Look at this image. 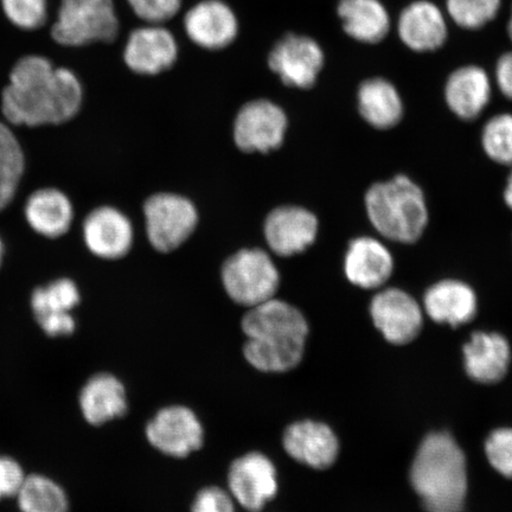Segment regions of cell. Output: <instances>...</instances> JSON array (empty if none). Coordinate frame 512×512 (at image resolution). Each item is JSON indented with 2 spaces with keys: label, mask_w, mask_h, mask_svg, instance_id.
<instances>
[{
  "label": "cell",
  "mask_w": 512,
  "mask_h": 512,
  "mask_svg": "<svg viewBox=\"0 0 512 512\" xmlns=\"http://www.w3.org/2000/svg\"><path fill=\"white\" fill-rule=\"evenodd\" d=\"M82 101V85L72 70L55 68L46 57L32 55L12 68L2 112L10 125H60L76 117Z\"/></svg>",
  "instance_id": "obj_1"
},
{
  "label": "cell",
  "mask_w": 512,
  "mask_h": 512,
  "mask_svg": "<svg viewBox=\"0 0 512 512\" xmlns=\"http://www.w3.org/2000/svg\"><path fill=\"white\" fill-rule=\"evenodd\" d=\"M411 483L426 512H462L467 495L465 454L446 432L422 440L411 467Z\"/></svg>",
  "instance_id": "obj_2"
},
{
  "label": "cell",
  "mask_w": 512,
  "mask_h": 512,
  "mask_svg": "<svg viewBox=\"0 0 512 512\" xmlns=\"http://www.w3.org/2000/svg\"><path fill=\"white\" fill-rule=\"evenodd\" d=\"M364 206L376 233L401 245L418 242L430 221L424 191L405 175L371 185Z\"/></svg>",
  "instance_id": "obj_3"
},
{
  "label": "cell",
  "mask_w": 512,
  "mask_h": 512,
  "mask_svg": "<svg viewBox=\"0 0 512 512\" xmlns=\"http://www.w3.org/2000/svg\"><path fill=\"white\" fill-rule=\"evenodd\" d=\"M119 30L113 0H62L51 36L61 46L81 47L111 43L117 40Z\"/></svg>",
  "instance_id": "obj_4"
},
{
  "label": "cell",
  "mask_w": 512,
  "mask_h": 512,
  "mask_svg": "<svg viewBox=\"0 0 512 512\" xmlns=\"http://www.w3.org/2000/svg\"><path fill=\"white\" fill-rule=\"evenodd\" d=\"M222 284L230 299L249 309L274 298L280 274L271 256L262 249H242L224 262Z\"/></svg>",
  "instance_id": "obj_5"
},
{
  "label": "cell",
  "mask_w": 512,
  "mask_h": 512,
  "mask_svg": "<svg viewBox=\"0 0 512 512\" xmlns=\"http://www.w3.org/2000/svg\"><path fill=\"white\" fill-rule=\"evenodd\" d=\"M146 234L158 252L170 253L181 247L198 223L197 209L188 198L160 192L144 204Z\"/></svg>",
  "instance_id": "obj_6"
},
{
  "label": "cell",
  "mask_w": 512,
  "mask_h": 512,
  "mask_svg": "<svg viewBox=\"0 0 512 512\" xmlns=\"http://www.w3.org/2000/svg\"><path fill=\"white\" fill-rule=\"evenodd\" d=\"M242 330L253 341L305 350L309 324L297 307L272 298L249 309Z\"/></svg>",
  "instance_id": "obj_7"
},
{
  "label": "cell",
  "mask_w": 512,
  "mask_h": 512,
  "mask_svg": "<svg viewBox=\"0 0 512 512\" xmlns=\"http://www.w3.org/2000/svg\"><path fill=\"white\" fill-rule=\"evenodd\" d=\"M424 309L401 288H381L370 303V316L388 343L405 345L420 335Z\"/></svg>",
  "instance_id": "obj_8"
},
{
  "label": "cell",
  "mask_w": 512,
  "mask_h": 512,
  "mask_svg": "<svg viewBox=\"0 0 512 512\" xmlns=\"http://www.w3.org/2000/svg\"><path fill=\"white\" fill-rule=\"evenodd\" d=\"M288 120L283 108L265 99L248 102L236 115L234 140L243 152L268 153L284 143Z\"/></svg>",
  "instance_id": "obj_9"
},
{
  "label": "cell",
  "mask_w": 512,
  "mask_h": 512,
  "mask_svg": "<svg viewBox=\"0 0 512 512\" xmlns=\"http://www.w3.org/2000/svg\"><path fill=\"white\" fill-rule=\"evenodd\" d=\"M324 53L316 40L309 36L287 34L268 55V66L284 85L309 89L316 85L324 67Z\"/></svg>",
  "instance_id": "obj_10"
},
{
  "label": "cell",
  "mask_w": 512,
  "mask_h": 512,
  "mask_svg": "<svg viewBox=\"0 0 512 512\" xmlns=\"http://www.w3.org/2000/svg\"><path fill=\"white\" fill-rule=\"evenodd\" d=\"M228 485L243 509L260 512L278 494L277 469L265 454L247 453L230 466Z\"/></svg>",
  "instance_id": "obj_11"
},
{
  "label": "cell",
  "mask_w": 512,
  "mask_h": 512,
  "mask_svg": "<svg viewBox=\"0 0 512 512\" xmlns=\"http://www.w3.org/2000/svg\"><path fill=\"white\" fill-rule=\"evenodd\" d=\"M150 444L166 456L184 458L200 450L203 445V427L191 409L171 406L156 414L146 427Z\"/></svg>",
  "instance_id": "obj_12"
},
{
  "label": "cell",
  "mask_w": 512,
  "mask_h": 512,
  "mask_svg": "<svg viewBox=\"0 0 512 512\" xmlns=\"http://www.w3.org/2000/svg\"><path fill=\"white\" fill-rule=\"evenodd\" d=\"M177 59L176 37L162 24H146L127 38L124 60L133 73L158 75L172 68Z\"/></svg>",
  "instance_id": "obj_13"
},
{
  "label": "cell",
  "mask_w": 512,
  "mask_h": 512,
  "mask_svg": "<svg viewBox=\"0 0 512 512\" xmlns=\"http://www.w3.org/2000/svg\"><path fill=\"white\" fill-rule=\"evenodd\" d=\"M264 230L272 252L290 258L305 252L316 242L319 222L310 210L284 206L274 209L267 216Z\"/></svg>",
  "instance_id": "obj_14"
},
{
  "label": "cell",
  "mask_w": 512,
  "mask_h": 512,
  "mask_svg": "<svg viewBox=\"0 0 512 512\" xmlns=\"http://www.w3.org/2000/svg\"><path fill=\"white\" fill-rule=\"evenodd\" d=\"M184 30L196 46L207 50L228 48L239 35L235 12L222 0H202L185 14Z\"/></svg>",
  "instance_id": "obj_15"
},
{
  "label": "cell",
  "mask_w": 512,
  "mask_h": 512,
  "mask_svg": "<svg viewBox=\"0 0 512 512\" xmlns=\"http://www.w3.org/2000/svg\"><path fill=\"white\" fill-rule=\"evenodd\" d=\"M392 252L380 239L358 236L344 256V274L351 285L362 290H380L394 273Z\"/></svg>",
  "instance_id": "obj_16"
},
{
  "label": "cell",
  "mask_w": 512,
  "mask_h": 512,
  "mask_svg": "<svg viewBox=\"0 0 512 512\" xmlns=\"http://www.w3.org/2000/svg\"><path fill=\"white\" fill-rule=\"evenodd\" d=\"M82 234L89 251L106 260L124 258L134 241L131 221L113 207H100L89 213L83 221Z\"/></svg>",
  "instance_id": "obj_17"
},
{
  "label": "cell",
  "mask_w": 512,
  "mask_h": 512,
  "mask_svg": "<svg viewBox=\"0 0 512 512\" xmlns=\"http://www.w3.org/2000/svg\"><path fill=\"white\" fill-rule=\"evenodd\" d=\"M283 444L288 456L316 470L335 464L339 443L334 431L322 422L305 420L286 428Z\"/></svg>",
  "instance_id": "obj_18"
},
{
  "label": "cell",
  "mask_w": 512,
  "mask_h": 512,
  "mask_svg": "<svg viewBox=\"0 0 512 512\" xmlns=\"http://www.w3.org/2000/svg\"><path fill=\"white\" fill-rule=\"evenodd\" d=\"M422 309L433 322L458 328L475 319L477 294L465 281L443 279L427 288Z\"/></svg>",
  "instance_id": "obj_19"
},
{
  "label": "cell",
  "mask_w": 512,
  "mask_h": 512,
  "mask_svg": "<svg viewBox=\"0 0 512 512\" xmlns=\"http://www.w3.org/2000/svg\"><path fill=\"white\" fill-rule=\"evenodd\" d=\"M398 34L402 43L415 53H432L447 40L446 18L430 0H416L402 10Z\"/></svg>",
  "instance_id": "obj_20"
},
{
  "label": "cell",
  "mask_w": 512,
  "mask_h": 512,
  "mask_svg": "<svg viewBox=\"0 0 512 512\" xmlns=\"http://www.w3.org/2000/svg\"><path fill=\"white\" fill-rule=\"evenodd\" d=\"M463 354L466 373L473 381L494 384L502 381L508 373L510 343L497 332H475L464 345Z\"/></svg>",
  "instance_id": "obj_21"
},
{
  "label": "cell",
  "mask_w": 512,
  "mask_h": 512,
  "mask_svg": "<svg viewBox=\"0 0 512 512\" xmlns=\"http://www.w3.org/2000/svg\"><path fill=\"white\" fill-rule=\"evenodd\" d=\"M445 101L460 120L472 121L489 106L492 95L490 76L478 66L460 67L448 76Z\"/></svg>",
  "instance_id": "obj_22"
},
{
  "label": "cell",
  "mask_w": 512,
  "mask_h": 512,
  "mask_svg": "<svg viewBox=\"0 0 512 512\" xmlns=\"http://www.w3.org/2000/svg\"><path fill=\"white\" fill-rule=\"evenodd\" d=\"M24 216L29 227L48 239L61 238L69 232L74 220V207L63 191L38 189L28 197Z\"/></svg>",
  "instance_id": "obj_23"
},
{
  "label": "cell",
  "mask_w": 512,
  "mask_h": 512,
  "mask_svg": "<svg viewBox=\"0 0 512 512\" xmlns=\"http://www.w3.org/2000/svg\"><path fill=\"white\" fill-rule=\"evenodd\" d=\"M358 112L364 121L376 130H392L401 123L405 107L401 95L383 78L363 81L357 92Z\"/></svg>",
  "instance_id": "obj_24"
},
{
  "label": "cell",
  "mask_w": 512,
  "mask_h": 512,
  "mask_svg": "<svg viewBox=\"0 0 512 512\" xmlns=\"http://www.w3.org/2000/svg\"><path fill=\"white\" fill-rule=\"evenodd\" d=\"M83 418L93 426H100L121 418L127 411L123 383L111 374H98L83 386L80 398Z\"/></svg>",
  "instance_id": "obj_25"
},
{
  "label": "cell",
  "mask_w": 512,
  "mask_h": 512,
  "mask_svg": "<svg viewBox=\"0 0 512 512\" xmlns=\"http://www.w3.org/2000/svg\"><path fill=\"white\" fill-rule=\"evenodd\" d=\"M343 29L354 40L380 43L390 30V17L380 0H339L337 8Z\"/></svg>",
  "instance_id": "obj_26"
},
{
  "label": "cell",
  "mask_w": 512,
  "mask_h": 512,
  "mask_svg": "<svg viewBox=\"0 0 512 512\" xmlns=\"http://www.w3.org/2000/svg\"><path fill=\"white\" fill-rule=\"evenodd\" d=\"M21 512H69V499L62 486L48 476H27L17 496Z\"/></svg>",
  "instance_id": "obj_27"
},
{
  "label": "cell",
  "mask_w": 512,
  "mask_h": 512,
  "mask_svg": "<svg viewBox=\"0 0 512 512\" xmlns=\"http://www.w3.org/2000/svg\"><path fill=\"white\" fill-rule=\"evenodd\" d=\"M80 291L73 280L56 279L37 287L31 294L30 305L36 320L72 313L80 303Z\"/></svg>",
  "instance_id": "obj_28"
},
{
  "label": "cell",
  "mask_w": 512,
  "mask_h": 512,
  "mask_svg": "<svg viewBox=\"0 0 512 512\" xmlns=\"http://www.w3.org/2000/svg\"><path fill=\"white\" fill-rule=\"evenodd\" d=\"M480 143L492 162L512 166V114L499 113L486 121Z\"/></svg>",
  "instance_id": "obj_29"
},
{
  "label": "cell",
  "mask_w": 512,
  "mask_h": 512,
  "mask_svg": "<svg viewBox=\"0 0 512 512\" xmlns=\"http://www.w3.org/2000/svg\"><path fill=\"white\" fill-rule=\"evenodd\" d=\"M501 9V0H446L448 16L458 27L478 30L494 21Z\"/></svg>",
  "instance_id": "obj_30"
},
{
  "label": "cell",
  "mask_w": 512,
  "mask_h": 512,
  "mask_svg": "<svg viewBox=\"0 0 512 512\" xmlns=\"http://www.w3.org/2000/svg\"><path fill=\"white\" fill-rule=\"evenodd\" d=\"M9 21L19 29L35 30L47 21V0H2Z\"/></svg>",
  "instance_id": "obj_31"
},
{
  "label": "cell",
  "mask_w": 512,
  "mask_h": 512,
  "mask_svg": "<svg viewBox=\"0 0 512 512\" xmlns=\"http://www.w3.org/2000/svg\"><path fill=\"white\" fill-rule=\"evenodd\" d=\"M25 170V156L21 143L10 124L0 121V176L21 181Z\"/></svg>",
  "instance_id": "obj_32"
},
{
  "label": "cell",
  "mask_w": 512,
  "mask_h": 512,
  "mask_svg": "<svg viewBox=\"0 0 512 512\" xmlns=\"http://www.w3.org/2000/svg\"><path fill=\"white\" fill-rule=\"evenodd\" d=\"M485 453L499 475L512 479V428H498L492 432L486 439Z\"/></svg>",
  "instance_id": "obj_33"
},
{
  "label": "cell",
  "mask_w": 512,
  "mask_h": 512,
  "mask_svg": "<svg viewBox=\"0 0 512 512\" xmlns=\"http://www.w3.org/2000/svg\"><path fill=\"white\" fill-rule=\"evenodd\" d=\"M132 11L146 24H163L182 8V0H127Z\"/></svg>",
  "instance_id": "obj_34"
},
{
  "label": "cell",
  "mask_w": 512,
  "mask_h": 512,
  "mask_svg": "<svg viewBox=\"0 0 512 512\" xmlns=\"http://www.w3.org/2000/svg\"><path fill=\"white\" fill-rule=\"evenodd\" d=\"M27 475L16 459L0 454V501L16 497Z\"/></svg>",
  "instance_id": "obj_35"
},
{
  "label": "cell",
  "mask_w": 512,
  "mask_h": 512,
  "mask_svg": "<svg viewBox=\"0 0 512 512\" xmlns=\"http://www.w3.org/2000/svg\"><path fill=\"white\" fill-rule=\"evenodd\" d=\"M191 512H235L233 498L226 491L210 486L198 492Z\"/></svg>",
  "instance_id": "obj_36"
},
{
  "label": "cell",
  "mask_w": 512,
  "mask_h": 512,
  "mask_svg": "<svg viewBox=\"0 0 512 512\" xmlns=\"http://www.w3.org/2000/svg\"><path fill=\"white\" fill-rule=\"evenodd\" d=\"M495 79L499 92L512 100V50L499 57L496 64Z\"/></svg>",
  "instance_id": "obj_37"
},
{
  "label": "cell",
  "mask_w": 512,
  "mask_h": 512,
  "mask_svg": "<svg viewBox=\"0 0 512 512\" xmlns=\"http://www.w3.org/2000/svg\"><path fill=\"white\" fill-rule=\"evenodd\" d=\"M19 182L14 178L0 176V211L14 201Z\"/></svg>",
  "instance_id": "obj_38"
},
{
  "label": "cell",
  "mask_w": 512,
  "mask_h": 512,
  "mask_svg": "<svg viewBox=\"0 0 512 512\" xmlns=\"http://www.w3.org/2000/svg\"><path fill=\"white\" fill-rule=\"evenodd\" d=\"M503 200L505 206H507L512 211V170L507 178V183H505Z\"/></svg>",
  "instance_id": "obj_39"
},
{
  "label": "cell",
  "mask_w": 512,
  "mask_h": 512,
  "mask_svg": "<svg viewBox=\"0 0 512 512\" xmlns=\"http://www.w3.org/2000/svg\"><path fill=\"white\" fill-rule=\"evenodd\" d=\"M3 258H4V243H3L2 238H0V266H2Z\"/></svg>",
  "instance_id": "obj_40"
},
{
  "label": "cell",
  "mask_w": 512,
  "mask_h": 512,
  "mask_svg": "<svg viewBox=\"0 0 512 512\" xmlns=\"http://www.w3.org/2000/svg\"><path fill=\"white\" fill-rule=\"evenodd\" d=\"M508 34H509L510 40L512 42V8H511V15L509 18V23H508Z\"/></svg>",
  "instance_id": "obj_41"
}]
</instances>
